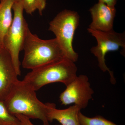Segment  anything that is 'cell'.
<instances>
[{"label": "cell", "instance_id": "6da1fadb", "mask_svg": "<svg viewBox=\"0 0 125 125\" xmlns=\"http://www.w3.org/2000/svg\"><path fill=\"white\" fill-rule=\"evenodd\" d=\"M36 91L23 80H18L4 100L9 112L21 114L30 119H38L43 125H49L47 118L48 103L38 98Z\"/></svg>", "mask_w": 125, "mask_h": 125}, {"label": "cell", "instance_id": "7a4b0ae2", "mask_svg": "<svg viewBox=\"0 0 125 125\" xmlns=\"http://www.w3.org/2000/svg\"><path fill=\"white\" fill-rule=\"evenodd\" d=\"M22 66L33 70L65 57L56 38L43 40L31 32L29 29L24 45Z\"/></svg>", "mask_w": 125, "mask_h": 125}, {"label": "cell", "instance_id": "3957f363", "mask_svg": "<svg viewBox=\"0 0 125 125\" xmlns=\"http://www.w3.org/2000/svg\"><path fill=\"white\" fill-rule=\"evenodd\" d=\"M78 69L75 62L64 58L31 70L23 80L36 91L47 84L61 83L66 85L76 77Z\"/></svg>", "mask_w": 125, "mask_h": 125}, {"label": "cell", "instance_id": "277c9868", "mask_svg": "<svg viewBox=\"0 0 125 125\" xmlns=\"http://www.w3.org/2000/svg\"><path fill=\"white\" fill-rule=\"evenodd\" d=\"M79 21L80 16L76 11L64 10L49 24V30L55 36L65 57L74 62L78 61L79 55L74 50L73 42Z\"/></svg>", "mask_w": 125, "mask_h": 125}, {"label": "cell", "instance_id": "5b68a950", "mask_svg": "<svg viewBox=\"0 0 125 125\" xmlns=\"http://www.w3.org/2000/svg\"><path fill=\"white\" fill-rule=\"evenodd\" d=\"M14 15L12 23L4 39V47L11 56V60L19 76L21 75L20 52L24 45L28 30V25L23 15L22 3L21 0H15L12 7Z\"/></svg>", "mask_w": 125, "mask_h": 125}, {"label": "cell", "instance_id": "8992f818", "mask_svg": "<svg viewBox=\"0 0 125 125\" xmlns=\"http://www.w3.org/2000/svg\"><path fill=\"white\" fill-rule=\"evenodd\" d=\"M88 31L94 38L97 45L90 49L91 53L97 59L99 67L103 72L108 71L110 76V82L113 84L116 83L115 78L112 71L107 67L105 63V57L108 52L115 51L122 48L121 53L125 56V32L118 33L114 30L107 31H98L88 28Z\"/></svg>", "mask_w": 125, "mask_h": 125}, {"label": "cell", "instance_id": "52a82bcc", "mask_svg": "<svg viewBox=\"0 0 125 125\" xmlns=\"http://www.w3.org/2000/svg\"><path fill=\"white\" fill-rule=\"evenodd\" d=\"M66 86L59 97L61 104H74L81 109L86 108L94 93L88 76L83 74L77 76Z\"/></svg>", "mask_w": 125, "mask_h": 125}, {"label": "cell", "instance_id": "ba28073f", "mask_svg": "<svg viewBox=\"0 0 125 125\" xmlns=\"http://www.w3.org/2000/svg\"><path fill=\"white\" fill-rule=\"evenodd\" d=\"M18 76L9 52L0 47V100H5L19 80Z\"/></svg>", "mask_w": 125, "mask_h": 125}, {"label": "cell", "instance_id": "9c48e42d", "mask_svg": "<svg viewBox=\"0 0 125 125\" xmlns=\"http://www.w3.org/2000/svg\"><path fill=\"white\" fill-rule=\"evenodd\" d=\"M92 19L88 28L98 31H107L113 30L116 9L104 3L98 2L89 10Z\"/></svg>", "mask_w": 125, "mask_h": 125}, {"label": "cell", "instance_id": "30bf717a", "mask_svg": "<svg viewBox=\"0 0 125 125\" xmlns=\"http://www.w3.org/2000/svg\"><path fill=\"white\" fill-rule=\"evenodd\" d=\"M81 108L74 105L65 109H58L55 104L48 103L47 118L52 123L56 120L61 125H80L79 119V114Z\"/></svg>", "mask_w": 125, "mask_h": 125}, {"label": "cell", "instance_id": "8fae6325", "mask_svg": "<svg viewBox=\"0 0 125 125\" xmlns=\"http://www.w3.org/2000/svg\"><path fill=\"white\" fill-rule=\"evenodd\" d=\"M15 0H1L0 2V47H4V39L13 20L11 10Z\"/></svg>", "mask_w": 125, "mask_h": 125}, {"label": "cell", "instance_id": "7c38bea8", "mask_svg": "<svg viewBox=\"0 0 125 125\" xmlns=\"http://www.w3.org/2000/svg\"><path fill=\"white\" fill-rule=\"evenodd\" d=\"M0 125H21L18 117L9 112L4 101L1 100H0Z\"/></svg>", "mask_w": 125, "mask_h": 125}, {"label": "cell", "instance_id": "4fadbf2b", "mask_svg": "<svg viewBox=\"0 0 125 125\" xmlns=\"http://www.w3.org/2000/svg\"><path fill=\"white\" fill-rule=\"evenodd\" d=\"M79 119L80 125H118L101 116L90 117L80 112Z\"/></svg>", "mask_w": 125, "mask_h": 125}, {"label": "cell", "instance_id": "5bb4252c", "mask_svg": "<svg viewBox=\"0 0 125 125\" xmlns=\"http://www.w3.org/2000/svg\"><path fill=\"white\" fill-rule=\"evenodd\" d=\"M22 3L24 10L27 14H32L37 10L36 0H21Z\"/></svg>", "mask_w": 125, "mask_h": 125}, {"label": "cell", "instance_id": "9a60e30c", "mask_svg": "<svg viewBox=\"0 0 125 125\" xmlns=\"http://www.w3.org/2000/svg\"><path fill=\"white\" fill-rule=\"evenodd\" d=\"M20 121L21 125H34L31 122V119L27 117L24 116L21 114H16L15 115Z\"/></svg>", "mask_w": 125, "mask_h": 125}, {"label": "cell", "instance_id": "2e32d148", "mask_svg": "<svg viewBox=\"0 0 125 125\" xmlns=\"http://www.w3.org/2000/svg\"><path fill=\"white\" fill-rule=\"evenodd\" d=\"M37 4V10L40 15L42 14V12L46 7V0H36Z\"/></svg>", "mask_w": 125, "mask_h": 125}, {"label": "cell", "instance_id": "e0dca14e", "mask_svg": "<svg viewBox=\"0 0 125 125\" xmlns=\"http://www.w3.org/2000/svg\"><path fill=\"white\" fill-rule=\"evenodd\" d=\"M117 1V0H98V2H103L112 7H115Z\"/></svg>", "mask_w": 125, "mask_h": 125}, {"label": "cell", "instance_id": "ac0fdd59", "mask_svg": "<svg viewBox=\"0 0 125 125\" xmlns=\"http://www.w3.org/2000/svg\"></svg>", "mask_w": 125, "mask_h": 125}]
</instances>
